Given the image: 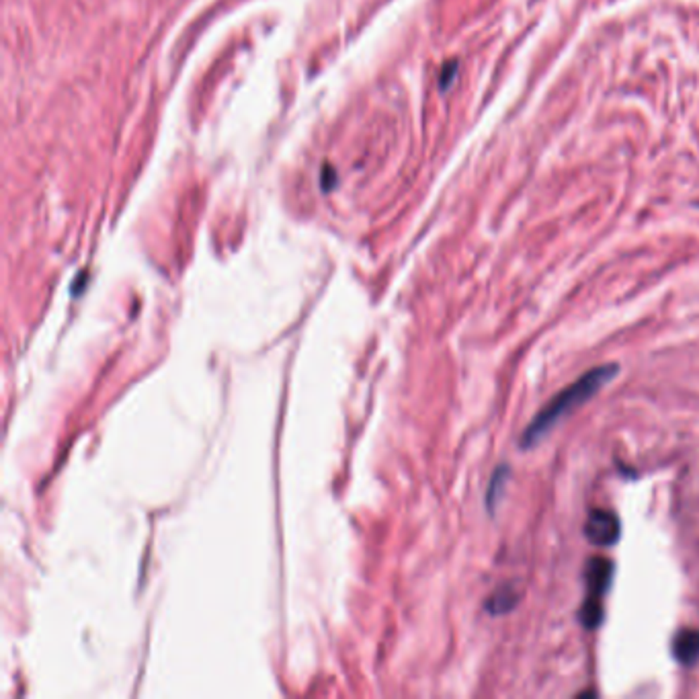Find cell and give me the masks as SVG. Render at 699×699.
<instances>
[{
  "instance_id": "1",
  "label": "cell",
  "mask_w": 699,
  "mask_h": 699,
  "mask_svg": "<svg viewBox=\"0 0 699 699\" xmlns=\"http://www.w3.org/2000/svg\"><path fill=\"white\" fill-rule=\"evenodd\" d=\"M617 369H620L617 363L599 365V367L586 371L575 384L564 387L560 394H556L554 398L533 416L530 427L523 431V435H521V449H531L541 439H546V435L550 433L564 416H568L572 410H577L584 402H589L609 380H613L617 376Z\"/></svg>"
},
{
  "instance_id": "2",
  "label": "cell",
  "mask_w": 699,
  "mask_h": 699,
  "mask_svg": "<svg viewBox=\"0 0 699 699\" xmlns=\"http://www.w3.org/2000/svg\"><path fill=\"white\" fill-rule=\"evenodd\" d=\"M622 533V525L615 513L605 511V508H595L589 513V519L584 523V535L593 546L599 548H609L617 544Z\"/></svg>"
},
{
  "instance_id": "3",
  "label": "cell",
  "mask_w": 699,
  "mask_h": 699,
  "mask_svg": "<svg viewBox=\"0 0 699 699\" xmlns=\"http://www.w3.org/2000/svg\"><path fill=\"white\" fill-rule=\"evenodd\" d=\"M613 562L609 558L595 556L586 562L584 580H586V599L591 601H603V595L609 591L613 580Z\"/></svg>"
},
{
  "instance_id": "4",
  "label": "cell",
  "mask_w": 699,
  "mask_h": 699,
  "mask_svg": "<svg viewBox=\"0 0 699 699\" xmlns=\"http://www.w3.org/2000/svg\"><path fill=\"white\" fill-rule=\"evenodd\" d=\"M673 654L683 667H693L699 660V629H681L673 640Z\"/></svg>"
},
{
  "instance_id": "5",
  "label": "cell",
  "mask_w": 699,
  "mask_h": 699,
  "mask_svg": "<svg viewBox=\"0 0 699 699\" xmlns=\"http://www.w3.org/2000/svg\"><path fill=\"white\" fill-rule=\"evenodd\" d=\"M519 603V591H517V584L508 582V584H503L499 586L486 601V611L490 615H505L508 611H513Z\"/></svg>"
},
{
  "instance_id": "6",
  "label": "cell",
  "mask_w": 699,
  "mask_h": 699,
  "mask_svg": "<svg viewBox=\"0 0 699 699\" xmlns=\"http://www.w3.org/2000/svg\"><path fill=\"white\" fill-rule=\"evenodd\" d=\"M508 476H511L508 466H499V468L494 470V474H492V478H490V486H488V490H486V506H488L490 513H494L496 505L501 503Z\"/></svg>"
},
{
  "instance_id": "7",
  "label": "cell",
  "mask_w": 699,
  "mask_h": 699,
  "mask_svg": "<svg viewBox=\"0 0 699 699\" xmlns=\"http://www.w3.org/2000/svg\"><path fill=\"white\" fill-rule=\"evenodd\" d=\"M603 622V601H591L584 599L580 607V624L586 629H595L601 626Z\"/></svg>"
}]
</instances>
